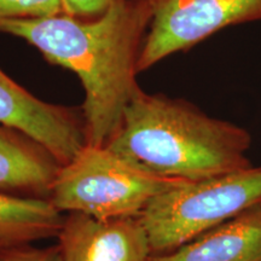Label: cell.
I'll return each instance as SVG.
<instances>
[{
  "label": "cell",
  "mask_w": 261,
  "mask_h": 261,
  "mask_svg": "<svg viewBox=\"0 0 261 261\" xmlns=\"http://www.w3.org/2000/svg\"><path fill=\"white\" fill-rule=\"evenodd\" d=\"M63 12L62 0H0V22L35 18Z\"/></svg>",
  "instance_id": "cell-11"
},
{
  "label": "cell",
  "mask_w": 261,
  "mask_h": 261,
  "mask_svg": "<svg viewBox=\"0 0 261 261\" xmlns=\"http://www.w3.org/2000/svg\"><path fill=\"white\" fill-rule=\"evenodd\" d=\"M151 22L138 74L230 25L261 21V0H148Z\"/></svg>",
  "instance_id": "cell-5"
},
{
  "label": "cell",
  "mask_w": 261,
  "mask_h": 261,
  "mask_svg": "<svg viewBox=\"0 0 261 261\" xmlns=\"http://www.w3.org/2000/svg\"><path fill=\"white\" fill-rule=\"evenodd\" d=\"M151 22L148 0H115L102 15L56 14L0 22V32L23 39L52 64L73 71L85 92L87 145L107 146L140 90L139 55Z\"/></svg>",
  "instance_id": "cell-1"
},
{
  "label": "cell",
  "mask_w": 261,
  "mask_h": 261,
  "mask_svg": "<svg viewBox=\"0 0 261 261\" xmlns=\"http://www.w3.org/2000/svg\"><path fill=\"white\" fill-rule=\"evenodd\" d=\"M57 238L64 261H150L152 257L140 217L103 220L67 213Z\"/></svg>",
  "instance_id": "cell-7"
},
{
  "label": "cell",
  "mask_w": 261,
  "mask_h": 261,
  "mask_svg": "<svg viewBox=\"0 0 261 261\" xmlns=\"http://www.w3.org/2000/svg\"><path fill=\"white\" fill-rule=\"evenodd\" d=\"M61 167L56 156L38 140L0 125V194L50 201Z\"/></svg>",
  "instance_id": "cell-8"
},
{
  "label": "cell",
  "mask_w": 261,
  "mask_h": 261,
  "mask_svg": "<svg viewBox=\"0 0 261 261\" xmlns=\"http://www.w3.org/2000/svg\"><path fill=\"white\" fill-rule=\"evenodd\" d=\"M150 261H261L260 204Z\"/></svg>",
  "instance_id": "cell-9"
},
{
  "label": "cell",
  "mask_w": 261,
  "mask_h": 261,
  "mask_svg": "<svg viewBox=\"0 0 261 261\" xmlns=\"http://www.w3.org/2000/svg\"><path fill=\"white\" fill-rule=\"evenodd\" d=\"M0 261H64L60 247L35 248L31 244L0 250Z\"/></svg>",
  "instance_id": "cell-12"
},
{
  "label": "cell",
  "mask_w": 261,
  "mask_h": 261,
  "mask_svg": "<svg viewBox=\"0 0 261 261\" xmlns=\"http://www.w3.org/2000/svg\"><path fill=\"white\" fill-rule=\"evenodd\" d=\"M0 125L14 127L46 146L62 166L87 145L81 108L39 99L0 69Z\"/></svg>",
  "instance_id": "cell-6"
},
{
  "label": "cell",
  "mask_w": 261,
  "mask_h": 261,
  "mask_svg": "<svg viewBox=\"0 0 261 261\" xmlns=\"http://www.w3.org/2000/svg\"><path fill=\"white\" fill-rule=\"evenodd\" d=\"M115 0H62L63 12L80 18H93L102 15Z\"/></svg>",
  "instance_id": "cell-13"
},
{
  "label": "cell",
  "mask_w": 261,
  "mask_h": 261,
  "mask_svg": "<svg viewBox=\"0 0 261 261\" xmlns=\"http://www.w3.org/2000/svg\"><path fill=\"white\" fill-rule=\"evenodd\" d=\"M108 148L167 178L202 180L252 167V136L181 98L140 89Z\"/></svg>",
  "instance_id": "cell-2"
},
{
  "label": "cell",
  "mask_w": 261,
  "mask_h": 261,
  "mask_svg": "<svg viewBox=\"0 0 261 261\" xmlns=\"http://www.w3.org/2000/svg\"><path fill=\"white\" fill-rule=\"evenodd\" d=\"M260 208H261V203H260Z\"/></svg>",
  "instance_id": "cell-14"
},
{
  "label": "cell",
  "mask_w": 261,
  "mask_h": 261,
  "mask_svg": "<svg viewBox=\"0 0 261 261\" xmlns=\"http://www.w3.org/2000/svg\"><path fill=\"white\" fill-rule=\"evenodd\" d=\"M184 181L160 175L108 146L86 145L61 167L50 202L62 213L103 220L139 217L155 197Z\"/></svg>",
  "instance_id": "cell-3"
},
{
  "label": "cell",
  "mask_w": 261,
  "mask_h": 261,
  "mask_svg": "<svg viewBox=\"0 0 261 261\" xmlns=\"http://www.w3.org/2000/svg\"><path fill=\"white\" fill-rule=\"evenodd\" d=\"M261 203V166L184 181L162 192L139 215L152 256L162 255Z\"/></svg>",
  "instance_id": "cell-4"
},
{
  "label": "cell",
  "mask_w": 261,
  "mask_h": 261,
  "mask_svg": "<svg viewBox=\"0 0 261 261\" xmlns=\"http://www.w3.org/2000/svg\"><path fill=\"white\" fill-rule=\"evenodd\" d=\"M64 215L47 200L0 194V250L57 237Z\"/></svg>",
  "instance_id": "cell-10"
}]
</instances>
